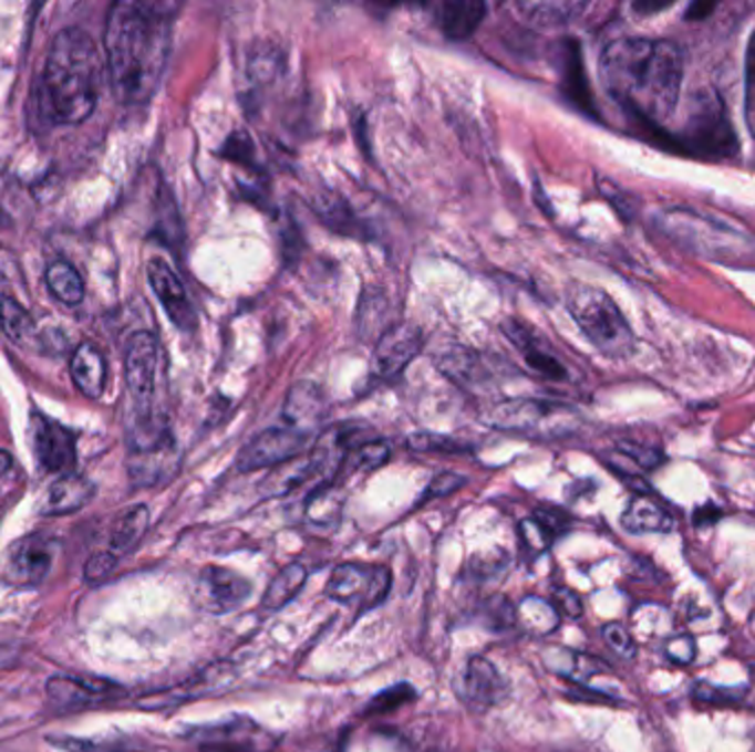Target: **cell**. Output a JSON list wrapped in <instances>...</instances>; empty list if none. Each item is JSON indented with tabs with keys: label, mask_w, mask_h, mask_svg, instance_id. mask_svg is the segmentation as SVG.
Masks as SVG:
<instances>
[{
	"label": "cell",
	"mask_w": 755,
	"mask_h": 752,
	"mask_svg": "<svg viewBox=\"0 0 755 752\" xmlns=\"http://www.w3.org/2000/svg\"><path fill=\"white\" fill-rule=\"evenodd\" d=\"M177 7L164 2H115L104 24V51L115 95L144 104L159 86Z\"/></svg>",
	"instance_id": "obj_1"
},
{
	"label": "cell",
	"mask_w": 755,
	"mask_h": 752,
	"mask_svg": "<svg viewBox=\"0 0 755 752\" xmlns=\"http://www.w3.org/2000/svg\"><path fill=\"white\" fill-rule=\"evenodd\" d=\"M601 77L610 95L645 122H665L676 111L685 58L672 40L617 38L601 53Z\"/></svg>",
	"instance_id": "obj_2"
},
{
	"label": "cell",
	"mask_w": 755,
	"mask_h": 752,
	"mask_svg": "<svg viewBox=\"0 0 755 752\" xmlns=\"http://www.w3.org/2000/svg\"><path fill=\"white\" fill-rule=\"evenodd\" d=\"M102 58L95 40L80 27H66L51 40L42 75L31 91L35 122L80 124L97 106Z\"/></svg>",
	"instance_id": "obj_3"
},
{
	"label": "cell",
	"mask_w": 755,
	"mask_h": 752,
	"mask_svg": "<svg viewBox=\"0 0 755 752\" xmlns=\"http://www.w3.org/2000/svg\"><path fill=\"white\" fill-rule=\"evenodd\" d=\"M566 307L583 336L603 356L628 358L634 352L637 338L628 318L601 288L572 283L566 292Z\"/></svg>",
	"instance_id": "obj_4"
},
{
	"label": "cell",
	"mask_w": 755,
	"mask_h": 752,
	"mask_svg": "<svg viewBox=\"0 0 755 752\" xmlns=\"http://www.w3.org/2000/svg\"><path fill=\"white\" fill-rule=\"evenodd\" d=\"M488 424L530 435H561L570 430L572 412L559 404L539 399H508L488 412Z\"/></svg>",
	"instance_id": "obj_5"
},
{
	"label": "cell",
	"mask_w": 755,
	"mask_h": 752,
	"mask_svg": "<svg viewBox=\"0 0 755 752\" xmlns=\"http://www.w3.org/2000/svg\"><path fill=\"white\" fill-rule=\"evenodd\" d=\"M188 738L199 752H272L277 746L275 735L246 716L199 727Z\"/></svg>",
	"instance_id": "obj_6"
},
{
	"label": "cell",
	"mask_w": 755,
	"mask_h": 752,
	"mask_svg": "<svg viewBox=\"0 0 755 752\" xmlns=\"http://www.w3.org/2000/svg\"><path fill=\"white\" fill-rule=\"evenodd\" d=\"M310 435L294 430L286 424L270 426L255 435L237 457L239 472H252L261 468H277L301 457L310 443Z\"/></svg>",
	"instance_id": "obj_7"
},
{
	"label": "cell",
	"mask_w": 755,
	"mask_h": 752,
	"mask_svg": "<svg viewBox=\"0 0 755 752\" xmlns=\"http://www.w3.org/2000/svg\"><path fill=\"white\" fill-rule=\"evenodd\" d=\"M162 367L159 341L151 332H137L126 345L124 372L128 390L137 404V410H153V397L157 393V377Z\"/></svg>",
	"instance_id": "obj_8"
},
{
	"label": "cell",
	"mask_w": 755,
	"mask_h": 752,
	"mask_svg": "<svg viewBox=\"0 0 755 752\" xmlns=\"http://www.w3.org/2000/svg\"><path fill=\"white\" fill-rule=\"evenodd\" d=\"M60 543L46 532H33L11 543L4 554V572L13 583L38 585L42 583L58 558Z\"/></svg>",
	"instance_id": "obj_9"
},
{
	"label": "cell",
	"mask_w": 755,
	"mask_h": 752,
	"mask_svg": "<svg viewBox=\"0 0 755 752\" xmlns=\"http://www.w3.org/2000/svg\"><path fill=\"white\" fill-rule=\"evenodd\" d=\"M252 596V583L244 574L208 565L199 572L197 585H195V600L197 605L208 614H230L239 609L248 598Z\"/></svg>",
	"instance_id": "obj_10"
},
{
	"label": "cell",
	"mask_w": 755,
	"mask_h": 752,
	"mask_svg": "<svg viewBox=\"0 0 755 752\" xmlns=\"http://www.w3.org/2000/svg\"><path fill=\"white\" fill-rule=\"evenodd\" d=\"M424 332L413 323H393L376 341L372 374L377 379L400 376L424 349Z\"/></svg>",
	"instance_id": "obj_11"
},
{
	"label": "cell",
	"mask_w": 755,
	"mask_h": 752,
	"mask_svg": "<svg viewBox=\"0 0 755 752\" xmlns=\"http://www.w3.org/2000/svg\"><path fill=\"white\" fill-rule=\"evenodd\" d=\"M685 144L701 155H730L736 150V135L730 117L721 104L710 102L703 95V104L694 108L687 124Z\"/></svg>",
	"instance_id": "obj_12"
},
{
	"label": "cell",
	"mask_w": 755,
	"mask_h": 752,
	"mask_svg": "<svg viewBox=\"0 0 755 752\" xmlns=\"http://www.w3.org/2000/svg\"><path fill=\"white\" fill-rule=\"evenodd\" d=\"M31 428H33V452L38 457V463L46 472H64L75 463V437L73 432L58 424L55 419L44 417L42 412L31 415Z\"/></svg>",
	"instance_id": "obj_13"
},
{
	"label": "cell",
	"mask_w": 755,
	"mask_h": 752,
	"mask_svg": "<svg viewBox=\"0 0 755 752\" xmlns=\"http://www.w3.org/2000/svg\"><path fill=\"white\" fill-rule=\"evenodd\" d=\"M148 283L159 299L164 312L168 314L170 323L179 327L182 332H193L197 327V314L188 299V292L182 283V279L175 274V270L164 259H151L148 268Z\"/></svg>",
	"instance_id": "obj_14"
},
{
	"label": "cell",
	"mask_w": 755,
	"mask_h": 752,
	"mask_svg": "<svg viewBox=\"0 0 755 752\" xmlns=\"http://www.w3.org/2000/svg\"><path fill=\"white\" fill-rule=\"evenodd\" d=\"M459 696L470 711L486 713L506 700L508 685L488 658L473 656L466 662Z\"/></svg>",
	"instance_id": "obj_15"
},
{
	"label": "cell",
	"mask_w": 755,
	"mask_h": 752,
	"mask_svg": "<svg viewBox=\"0 0 755 752\" xmlns=\"http://www.w3.org/2000/svg\"><path fill=\"white\" fill-rule=\"evenodd\" d=\"M506 338L517 347V352L524 358V365L535 374V376L550 379V382H563L568 377L566 367L561 365V361L552 354V349L548 347V343L535 334V330H530L524 321L519 318H508L501 325Z\"/></svg>",
	"instance_id": "obj_16"
},
{
	"label": "cell",
	"mask_w": 755,
	"mask_h": 752,
	"mask_svg": "<svg viewBox=\"0 0 755 752\" xmlns=\"http://www.w3.org/2000/svg\"><path fill=\"white\" fill-rule=\"evenodd\" d=\"M281 415H283L286 426L312 437L328 415L325 390L310 379H301L292 384L286 395Z\"/></svg>",
	"instance_id": "obj_17"
},
{
	"label": "cell",
	"mask_w": 755,
	"mask_h": 752,
	"mask_svg": "<svg viewBox=\"0 0 755 752\" xmlns=\"http://www.w3.org/2000/svg\"><path fill=\"white\" fill-rule=\"evenodd\" d=\"M46 696L60 709H80L108 702L120 696V687L104 680H89L80 676H53L46 680Z\"/></svg>",
	"instance_id": "obj_18"
},
{
	"label": "cell",
	"mask_w": 755,
	"mask_h": 752,
	"mask_svg": "<svg viewBox=\"0 0 755 752\" xmlns=\"http://www.w3.org/2000/svg\"><path fill=\"white\" fill-rule=\"evenodd\" d=\"M93 494H95V485L86 477L73 474V472L62 474L46 490L44 501H42V512L51 516L73 514L82 510L93 499Z\"/></svg>",
	"instance_id": "obj_19"
},
{
	"label": "cell",
	"mask_w": 755,
	"mask_h": 752,
	"mask_svg": "<svg viewBox=\"0 0 755 752\" xmlns=\"http://www.w3.org/2000/svg\"><path fill=\"white\" fill-rule=\"evenodd\" d=\"M435 367L439 374L448 377L462 388H470L482 384L488 377V369L484 358L462 345H448L435 354Z\"/></svg>",
	"instance_id": "obj_20"
},
{
	"label": "cell",
	"mask_w": 755,
	"mask_h": 752,
	"mask_svg": "<svg viewBox=\"0 0 755 752\" xmlns=\"http://www.w3.org/2000/svg\"><path fill=\"white\" fill-rule=\"evenodd\" d=\"M314 215L332 230L350 239H370V228L356 217L354 208L337 192H321L312 199Z\"/></svg>",
	"instance_id": "obj_21"
},
{
	"label": "cell",
	"mask_w": 755,
	"mask_h": 752,
	"mask_svg": "<svg viewBox=\"0 0 755 752\" xmlns=\"http://www.w3.org/2000/svg\"><path fill=\"white\" fill-rule=\"evenodd\" d=\"M230 673L226 667H210L206 669L199 678L195 680H188L186 685L182 687H175V689H168V691H159V693H153V696H146V700L139 702L142 709H151V711H157V709H170V707H179L188 700H197L199 696H206V693H213L219 689L221 682H228Z\"/></svg>",
	"instance_id": "obj_22"
},
{
	"label": "cell",
	"mask_w": 755,
	"mask_h": 752,
	"mask_svg": "<svg viewBox=\"0 0 755 752\" xmlns=\"http://www.w3.org/2000/svg\"><path fill=\"white\" fill-rule=\"evenodd\" d=\"M621 525L630 534H665L674 530V516L650 494H637L628 503Z\"/></svg>",
	"instance_id": "obj_23"
},
{
	"label": "cell",
	"mask_w": 755,
	"mask_h": 752,
	"mask_svg": "<svg viewBox=\"0 0 755 752\" xmlns=\"http://www.w3.org/2000/svg\"><path fill=\"white\" fill-rule=\"evenodd\" d=\"M71 377L75 386L82 390V395L97 399L104 393L106 384V361L97 345L82 343L71 356Z\"/></svg>",
	"instance_id": "obj_24"
},
{
	"label": "cell",
	"mask_w": 755,
	"mask_h": 752,
	"mask_svg": "<svg viewBox=\"0 0 755 752\" xmlns=\"http://www.w3.org/2000/svg\"><path fill=\"white\" fill-rule=\"evenodd\" d=\"M488 7L477 0L444 2L437 7V24L448 40H466L484 22Z\"/></svg>",
	"instance_id": "obj_25"
},
{
	"label": "cell",
	"mask_w": 755,
	"mask_h": 752,
	"mask_svg": "<svg viewBox=\"0 0 755 752\" xmlns=\"http://www.w3.org/2000/svg\"><path fill=\"white\" fill-rule=\"evenodd\" d=\"M148 508L146 505H133L128 508L111 528V536H108V547H104L111 556H115L117 561L122 556H126L131 550L137 547V543L144 539L146 530H148Z\"/></svg>",
	"instance_id": "obj_26"
},
{
	"label": "cell",
	"mask_w": 755,
	"mask_h": 752,
	"mask_svg": "<svg viewBox=\"0 0 755 752\" xmlns=\"http://www.w3.org/2000/svg\"><path fill=\"white\" fill-rule=\"evenodd\" d=\"M314 477H321V472H319V466L310 452L308 457H297L288 463L272 468L270 477L263 481V490H266V494L281 497V494H288V492L301 488L303 483H308Z\"/></svg>",
	"instance_id": "obj_27"
},
{
	"label": "cell",
	"mask_w": 755,
	"mask_h": 752,
	"mask_svg": "<svg viewBox=\"0 0 755 752\" xmlns=\"http://www.w3.org/2000/svg\"><path fill=\"white\" fill-rule=\"evenodd\" d=\"M372 572L374 567H368L361 563H343L334 567V572L330 574L325 592L330 598L339 603H352L356 598L363 600L372 581Z\"/></svg>",
	"instance_id": "obj_28"
},
{
	"label": "cell",
	"mask_w": 755,
	"mask_h": 752,
	"mask_svg": "<svg viewBox=\"0 0 755 752\" xmlns=\"http://www.w3.org/2000/svg\"><path fill=\"white\" fill-rule=\"evenodd\" d=\"M515 614L519 627L532 636H550L561 623L557 607L539 596H524L515 607Z\"/></svg>",
	"instance_id": "obj_29"
},
{
	"label": "cell",
	"mask_w": 755,
	"mask_h": 752,
	"mask_svg": "<svg viewBox=\"0 0 755 752\" xmlns=\"http://www.w3.org/2000/svg\"><path fill=\"white\" fill-rule=\"evenodd\" d=\"M308 583V570L301 563L286 565L268 585L261 598V607L266 612H281L290 600L297 598V594Z\"/></svg>",
	"instance_id": "obj_30"
},
{
	"label": "cell",
	"mask_w": 755,
	"mask_h": 752,
	"mask_svg": "<svg viewBox=\"0 0 755 752\" xmlns=\"http://www.w3.org/2000/svg\"><path fill=\"white\" fill-rule=\"evenodd\" d=\"M586 4L581 2H519L517 11L524 15L526 22L539 29H552L563 27L572 22Z\"/></svg>",
	"instance_id": "obj_31"
},
{
	"label": "cell",
	"mask_w": 755,
	"mask_h": 752,
	"mask_svg": "<svg viewBox=\"0 0 755 752\" xmlns=\"http://www.w3.org/2000/svg\"><path fill=\"white\" fill-rule=\"evenodd\" d=\"M46 285L51 294L64 305H80L84 299V281L80 272L66 261H55L53 265H49Z\"/></svg>",
	"instance_id": "obj_32"
},
{
	"label": "cell",
	"mask_w": 755,
	"mask_h": 752,
	"mask_svg": "<svg viewBox=\"0 0 755 752\" xmlns=\"http://www.w3.org/2000/svg\"><path fill=\"white\" fill-rule=\"evenodd\" d=\"M389 314V299L384 296L382 290H365L361 303H359V334L363 338L382 336L391 325H384V318Z\"/></svg>",
	"instance_id": "obj_33"
},
{
	"label": "cell",
	"mask_w": 755,
	"mask_h": 752,
	"mask_svg": "<svg viewBox=\"0 0 755 752\" xmlns=\"http://www.w3.org/2000/svg\"><path fill=\"white\" fill-rule=\"evenodd\" d=\"M563 86L568 95L583 108H592V97L588 88V80L583 73V62L579 55L577 42H568L566 51V64H563Z\"/></svg>",
	"instance_id": "obj_34"
},
{
	"label": "cell",
	"mask_w": 755,
	"mask_h": 752,
	"mask_svg": "<svg viewBox=\"0 0 755 752\" xmlns=\"http://www.w3.org/2000/svg\"><path fill=\"white\" fill-rule=\"evenodd\" d=\"M0 330L9 341L22 343L33 332V318L18 301L2 296L0 299Z\"/></svg>",
	"instance_id": "obj_35"
},
{
	"label": "cell",
	"mask_w": 755,
	"mask_h": 752,
	"mask_svg": "<svg viewBox=\"0 0 755 752\" xmlns=\"http://www.w3.org/2000/svg\"><path fill=\"white\" fill-rule=\"evenodd\" d=\"M406 448L415 452H448V455H459V452L470 450L468 443H462L459 439H453L448 435H437V432H413L406 437Z\"/></svg>",
	"instance_id": "obj_36"
},
{
	"label": "cell",
	"mask_w": 755,
	"mask_h": 752,
	"mask_svg": "<svg viewBox=\"0 0 755 752\" xmlns=\"http://www.w3.org/2000/svg\"><path fill=\"white\" fill-rule=\"evenodd\" d=\"M415 700V689L411 685H395L374 696L365 709V716H384Z\"/></svg>",
	"instance_id": "obj_37"
},
{
	"label": "cell",
	"mask_w": 755,
	"mask_h": 752,
	"mask_svg": "<svg viewBox=\"0 0 755 752\" xmlns=\"http://www.w3.org/2000/svg\"><path fill=\"white\" fill-rule=\"evenodd\" d=\"M219 155L228 161H235L246 168H257V150L252 137L246 130H235L226 137Z\"/></svg>",
	"instance_id": "obj_38"
},
{
	"label": "cell",
	"mask_w": 755,
	"mask_h": 752,
	"mask_svg": "<svg viewBox=\"0 0 755 752\" xmlns=\"http://www.w3.org/2000/svg\"><path fill=\"white\" fill-rule=\"evenodd\" d=\"M58 749L66 752H137V749L124 744V742H111V740H80V738H53L49 740Z\"/></svg>",
	"instance_id": "obj_39"
},
{
	"label": "cell",
	"mask_w": 755,
	"mask_h": 752,
	"mask_svg": "<svg viewBox=\"0 0 755 752\" xmlns=\"http://www.w3.org/2000/svg\"><path fill=\"white\" fill-rule=\"evenodd\" d=\"M601 634H603L606 645H608L621 660L630 662V660L637 658V654H639L637 643H634L632 634H630L623 625H619V623H608V625L601 629Z\"/></svg>",
	"instance_id": "obj_40"
},
{
	"label": "cell",
	"mask_w": 755,
	"mask_h": 752,
	"mask_svg": "<svg viewBox=\"0 0 755 752\" xmlns=\"http://www.w3.org/2000/svg\"><path fill=\"white\" fill-rule=\"evenodd\" d=\"M389 459V446L382 441H365L350 452V466L354 470H374Z\"/></svg>",
	"instance_id": "obj_41"
},
{
	"label": "cell",
	"mask_w": 755,
	"mask_h": 752,
	"mask_svg": "<svg viewBox=\"0 0 755 752\" xmlns=\"http://www.w3.org/2000/svg\"><path fill=\"white\" fill-rule=\"evenodd\" d=\"M250 73L257 82H275V77L281 73V53L270 49V51H257L250 60Z\"/></svg>",
	"instance_id": "obj_42"
},
{
	"label": "cell",
	"mask_w": 755,
	"mask_h": 752,
	"mask_svg": "<svg viewBox=\"0 0 755 752\" xmlns=\"http://www.w3.org/2000/svg\"><path fill=\"white\" fill-rule=\"evenodd\" d=\"M696 640L687 634H681V636H674L665 643V656L670 662L674 665H681V667H687L696 660Z\"/></svg>",
	"instance_id": "obj_43"
},
{
	"label": "cell",
	"mask_w": 755,
	"mask_h": 752,
	"mask_svg": "<svg viewBox=\"0 0 755 752\" xmlns=\"http://www.w3.org/2000/svg\"><path fill=\"white\" fill-rule=\"evenodd\" d=\"M517 534H519L521 543H524L526 547H530L532 552H537V554L544 552V550H548L550 543H552V536L539 525L537 519H524V521L517 525Z\"/></svg>",
	"instance_id": "obj_44"
},
{
	"label": "cell",
	"mask_w": 755,
	"mask_h": 752,
	"mask_svg": "<svg viewBox=\"0 0 755 752\" xmlns=\"http://www.w3.org/2000/svg\"><path fill=\"white\" fill-rule=\"evenodd\" d=\"M391 572L389 567H374L372 572V581H370V587H368V594L363 596V609H374L377 607L386 596H389V589H391Z\"/></svg>",
	"instance_id": "obj_45"
},
{
	"label": "cell",
	"mask_w": 755,
	"mask_h": 752,
	"mask_svg": "<svg viewBox=\"0 0 755 752\" xmlns=\"http://www.w3.org/2000/svg\"><path fill=\"white\" fill-rule=\"evenodd\" d=\"M694 696L703 702H712V704H732V702H741L745 696V689H721V687H712L707 682L696 685Z\"/></svg>",
	"instance_id": "obj_46"
},
{
	"label": "cell",
	"mask_w": 755,
	"mask_h": 752,
	"mask_svg": "<svg viewBox=\"0 0 755 752\" xmlns=\"http://www.w3.org/2000/svg\"><path fill=\"white\" fill-rule=\"evenodd\" d=\"M117 558L115 556H111L106 550H97V552H93L91 556H89V561H86V565H84V576L89 578V581H102V578H106L115 567H117Z\"/></svg>",
	"instance_id": "obj_47"
},
{
	"label": "cell",
	"mask_w": 755,
	"mask_h": 752,
	"mask_svg": "<svg viewBox=\"0 0 755 752\" xmlns=\"http://www.w3.org/2000/svg\"><path fill=\"white\" fill-rule=\"evenodd\" d=\"M552 605L566 618H581L583 616V603H581L579 594L568 589V587H557L552 592Z\"/></svg>",
	"instance_id": "obj_48"
},
{
	"label": "cell",
	"mask_w": 755,
	"mask_h": 752,
	"mask_svg": "<svg viewBox=\"0 0 755 752\" xmlns=\"http://www.w3.org/2000/svg\"><path fill=\"white\" fill-rule=\"evenodd\" d=\"M462 485H466V479L455 474V472H444V474H437L428 488L424 490V497L422 501L426 499H437V497H446V494H453L455 490H459Z\"/></svg>",
	"instance_id": "obj_49"
},
{
	"label": "cell",
	"mask_w": 755,
	"mask_h": 752,
	"mask_svg": "<svg viewBox=\"0 0 755 752\" xmlns=\"http://www.w3.org/2000/svg\"><path fill=\"white\" fill-rule=\"evenodd\" d=\"M532 519L539 521V525L552 536V541H555L557 536H561V534L570 528L568 514H563L561 510H552V508H541V510H537Z\"/></svg>",
	"instance_id": "obj_50"
},
{
	"label": "cell",
	"mask_w": 755,
	"mask_h": 752,
	"mask_svg": "<svg viewBox=\"0 0 755 752\" xmlns=\"http://www.w3.org/2000/svg\"><path fill=\"white\" fill-rule=\"evenodd\" d=\"M747 122L755 135V31L747 49Z\"/></svg>",
	"instance_id": "obj_51"
},
{
	"label": "cell",
	"mask_w": 755,
	"mask_h": 752,
	"mask_svg": "<svg viewBox=\"0 0 755 752\" xmlns=\"http://www.w3.org/2000/svg\"><path fill=\"white\" fill-rule=\"evenodd\" d=\"M621 452H625L632 461H637L643 468H656L663 461V455L654 448H643L639 443H621Z\"/></svg>",
	"instance_id": "obj_52"
},
{
	"label": "cell",
	"mask_w": 755,
	"mask_h": 752,
	"mask_svg": "<svg viewBox=\"0 0 755 752\" xmlns=\"http://www.w3.org/2000/svg\"><path fill=\"white\" fill-rule=\"evenodd\" d=\"M572 700H588V702H599V704H614V700L606 693H599V691H590L586 689L583 685H579L577 689H570L568 693Z\"/></svg>",
	"instance_id": "obj_53"
},
{
	"label": "cell",
	"mask_w": 755,
	"mask_h": 752,
	"mask_svg": "<svg viewBox=\"0 0 755 752\" xmlns=\"http://www.w3.org/2000/svg\"><path fill=\"white\" fill-rule=\"evenodd\" d=\"M718 519H721V510H716L714 505H705V508L696 510V516H694L696 525H712V523H716Z\"/></svg>",
	"instance_id": "obj_54"
},
{
	"label": "cell",
	"mask_w": 755,
	"mask_h": 752,
	"mask_svg": "<svg viewBox=\"0 0 755 752\" xmlns=\"http://www.w3.org/2000/svg\"><path fill=\"white\" fill-rule=\"evenodd\" d=\"M11 472H13V459L7 450H0V488L9 479Z\"/></svg>",
	"instance_id": "obj_55"
},
{
	"label": "cell",
	"mask_w": 755,
	"mask_h": 752,
	"mask_svg": "<svg viewBox=\"0 0 755 752\" xmlns=\"http://www.w3.org/2000/svg\"><path fill=\"white\" fill-rule=\"evenodd\" d=\"M714 7H716V4H712V2H710V4H705V2H699V4H694V7L687 11V18H690V20L705 18L707 13H712V11H714Z\"/></svg>",
	"instance_id": "obj_56"
},
{
	"label": "cell",
	"mask_w": 755,
	"mask_h": 752,
	"mask_svg": "<svg viewBox=\"0 0 755 752\" xmlns=\"http://www.w3.org/2000/svg\"><path fill=\"white\" fill-rule=\"evenodd\" d=\"M668 7V2H639V4H634V9L637 11H641V13H654V11H661V9H665Z\"/></svg>",
	"instance_id": "obj_57"
}]
</instances>
